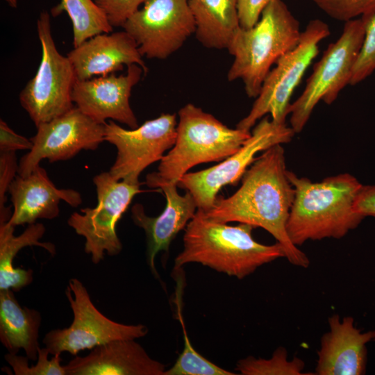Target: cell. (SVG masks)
Returning <instances> with one entry per match:
<instances>
[{
	"mask_svg": "<svg viewBox=\"0 0 375 375\" xmlns=\"http://www.w3.org/2000/svg\"><path fill=\"white\" fill-rule=\"evenodd\" d=\"M176 114L162 113L134 129H126L108 120L105 125V141L117 149V157L108 171L119 181L138 184L140 174L149 165L160 161L176 138Z\"/></svg>",
	"mask_w": 375,
	"mask_h": 375,
	"instance_id": "obj_12",
	"label": "cell"
},
{
	"mask_svg": "<svg viewBox=\"0 0 375 375\" xmlns=\"http://www.w3.org/2000/svg\"><path fill=\"white\" fill-rule=\"evenodd\" d=\"M300 24L283 0H270L258 22L240 27L227 50L233 56L227 79H241L250 98H256L272 65L298 44Z\"/></svg>",
	"mask_w": 375,
	"mask_h": 375,
	"instance_id": "obj_4",
	"label": "cell"
},
{
	"mask_svg": "<svg viewBox=\"0 0 375 375\" xmlns=\"http://www.w3.org/2000/svg\"><path fill=\"white\" fill-rule=\"evenodd\" d=\"M304 362L294 357L288 358L284 347H278L269 359L248 356L240 360L235 369L242 375H304Z\"/></svg>",
	"mask_w": 375,
	"mask_h": 375,
	"instance_id": "obj_25",
	"label": "cell"
},
{
	"mask_svg": "<svg viewBox=\"0 0 375 375\" xmlns=\"http://www.w3.org/2000/svg\"><path fill=\"white\" fill-rule=\"evenodd\" d=\"M251 225H228L207 218L197 209L183 235V249L174 260L177 269L190 262L242 279L260 266L285 257L281 244L267 245L253 238Z\"/></svg>",
	"mask_w": 375,
	"mask_h": 375,
	"instance_id": "obj_3",
	"label": "cell"
},
{
	"mask_svg": "<svg viewBox=\"0 0 375 375\" xmlns=\"http://www.w3.org/2000/svg\"><path fill=\"white\" fill-rule=\"evenodd\" d=\"M178 306V318L182 326L184 337L183 351L172 367L166 369L164 375H235L212 363L201 356L191 344L183 319L181 304Z\"/></svg>",
	"mask_w": 375,
	"mask_h": 375,
	"instance_id": "obj_26",
	"label": "cell"
},
{
	"mask_svg": "<svg viewBox=\"0 0 375 375\" xmlns=\"http://www.w3.org/2000/svg\"><path fill=\"white\" fill-rule=\"evenodd\" d=\"M77 81L104 76L137 64L148 72L138 46L126 31L97 34L67 53Z\"/></svg>",
	"mask_w": 375,
	"mask_h": 375,
	"instance_id": "obj_18",
	"label": "cell"
},
{
	"mask_svg": "<svg viewBox=\"0 0 375 375\" xmlns=\"http://www.w3.org/2000/svg\"><path fill=\"white\" fill-rule=\"evenodd\" d=\"M363 18L367 22L365 38L353 67L350 85L362 82L375 71V14Z\"/></svg>",
	"mask_w": 375,
	"mask_h": 375,
	"instance_id": "obj_29",
	"label": "cell"
},
{
	"mask_svg": "<svg viewBox=\"0 0 375 375\" xmlns=\"http://www.w3.org/2000/svg\"><path fill=\"white\" fill-rule=\"evenodd\" d=\"M327 15L336 20L348 22L375 14V0H312Z\"/></svg>",
	"mask_w": 375,
	"mask_h": 375,
	"instance_id": "obj_28",
	"label": "cell"
},
{
	"mask_svg": "<svg viewBox=\"0 0 375 375\" xmlns=\"http://www.w3.org/2000/svg\"><path fill=\"white\" fill-rule=\"evenodd\" d=\"M270 0H238V12L240 26L243 28L253 27L259 20L264 8Z\"/></svg>",
	"mask_w": 375,
	"mask_h": 375,
	"instance_id": "obj_32",
	"label": "cell"
},
{
	"mask_svg": "<svg viewBox=\"0 0 375 375\" xmlns=\"http://www.w3.org/2000/svg\"><path fill=\"white\" fill-rule=\"evenodd\" d=\"M294 134L290 126L276 124L265 116L235 153L213 167L186 173L179 179L177 186L192 195L197 209L207 212L213 207L224 186L235 185L242 178L258 153L276 144L290 142Z\"/></svg>",
	"mask_w": 375,
	"mask_h": 375,
	"instance_id": "obj_11",
	"label": "cell"
},
{
	"mask_svg": "<svg viewBox=\"0 0 375 375\" xmlns=\"http://www.w3.org/2000/svg\"><path fill=\"white\" fill-rule=\"evenodd\" d=\"M62 12L72 21L74 47L97 34L112 31L106 14L94 0H60L51 14L57 16Z\"/></svg>",
	"mask_w": 375,
	"mask_h": 375,
	"instance_id": "obj_24",
	"label": "cell"
},
{
	"mask_svg": "<svg viewBox=\"0 0 375 375\" xmlns=\"http://www.w3.org/2000/svg\"><path fill=\"white\" fill-rule=\"evenodd\" d=\"M177 184L165 183L159 186L165 195L166 206L157 217L147 216L142 204L136 203L131 208L132 219L142 228L147 237V262L156 278L155 258L158 253L167 252L177 234L194 217L197 208L192 195L188 191L181 195Z\"/></svg>",
	"mask_w": 375,
	"mask_h": 375,
	"instance_id": "obj_19",
	"label": "cell"
},
{
	"mask_svg": "<svg viewBox=\"0 0 375 375\" xmlns=\"http://www.w3.org/2000/svg\"><path fill=\"white\" fill-rule=\"evenodd\" d=\"M354 209L364 217H375V185L362 186L356 198Z\"/></svg>",
	"mask_w": 375,
	"mask_h": 375,
	"instance_id": "obj_34",
	"label": "cell"
},
{
	"mask_svg": "<svg viewBox=\"0 0 375 375\" xmlns=\"http://www.w3.org/2000/svg\"><path fill=\"white\" fill-rule=\"evenodd\" d=\"M178 115L176 142L160 161L157 171L147 175L145 182L149 188L177 184L193 167L224 160L251 135L250 131L228 127L192 103L181 108Z\"/></svg>",
	"mask_w": 375,
	"mask_h": 375,
	"instance_id": "obj_5",
	"label": "cell"
},
{
	"mask_svg": "<svg viewBox=\"0 0 375 375\" xmlns=\"http://www.w3.org/2000/svg\"><path fill=\"white\" fill-rule=\"evenodd\" d=\"M49 354L47 347H40L37 363L31 367L28 366L27 356L8 353L4 357L16 375H66L65 367L60 364V355H55L49 360Z\"/></svg>",
	"mask_w": 375,
	"mask_h": 375,
	"instance_id": "obj_27",
	"label": "cell"
},
{
	"mask_svg": "<svg viewBox=\"0 0 375 375\" xmlns=\"http://www.w3.org/2000/svg\"><path fill=\"white\" fill-rule=\"evenodd\" d=\"M66 375H164L165 365L151 358L135 340H118L76 356L64 365Z\"/></svg>",
	"mask_w": 375,
	"mask_h": 375,
	"instance_id": "obj_20",
	"label": "cell"
},
{
	"mask_svg": "<svg viewBox=\"0 0 375 375\" xmlns=\"http://www.w3.org/2000/svg\"><path fill=\"white\" fill-rule=\"evenodd\" d=\"M330 35L327 24L315 19L301 32L297 45L282 56L269 71L249 114L236 128L249 131L267 114L278 124H285L292 94L305 72L318 54L319 43Z\"/></svg>",
	"mask_w": 375,
	"mask_h": 375,
	"instance_id": "obj_8",
	"label": "cell"
},
{
	"mask_svg": "<svg viewBox=\"0 0 375 375\" xmlns=\"http://www.w3.org/2000/svg\"><path fill=\"white\" fill-rule=\"evenodd\" d=\"M8 193L14 208L8 223L15 227L35 223L38 219L57 217L60 201L72 207L82 203L78 191L57 188L40 165L25 176L17 174L10 183Z\"/></svg>",
	"mask_w": 375,
	"mask_h": 375,
	"instance_id": "obj_16",
	"label": "cell"
},
{
	"mask_svg": "<svg viewBox=\"0 0 375 375\" xmlns=\"http://www.w3.org/2000/svg\"><path fill=\"white\" fill-rule=\"evenodd\" d=\"M15 151H0V222H8L12 214L5 206L8 187L18 171Z\"/></svg>",
	"mask_w": 375,
	"mask_h": 375,
	"instance_id": "obj_30",
	"label": "cell"
},
{
	"mask_svg": "<svg viewBox=\"0 0 375 375\" xmlns=\"http://www.w3.org/2000/svg\"><path fill=\"white\" fill-rule=\"evenodd\" d=\"M288 177L294 198L287 232L295 246L308 240L342 238L364 218L354 209L362 185L353 176L344 173L312 182L288 170Z\"/></svg>",
	"mask_w": 375,
	"mask_h": 375,
	"instance_id": "obj_2",
	"label": "cell"
},
{
	"mask_svg": "<svg viewBox=\"0 0 375 375\" xmlns=\"http://www.w3.org/2000/svg\"><path fill=\"white\" fill-rule=\"evenodd\" d=\"M123 24L142 56L165 60L196 31L188 0H147Z\"/></svg>",
	"mask_w": 375,
	"mask_h": 375,
	"instance_id": "obj_13",
	"label": "cell"
},
{
	"mask_svg": "<svg viewBox=\"0 0 375 375\" xmlns=\"http://www.w3.org/2000/svg\"><path fill=\"white\" fill-rule=\"evenodd\" d=\"M142 74L143 69L133 64L127 67L126 74L116 76L112 73L76 81L72 101L75 106L99 124H103L109 119L136 128L138 122L129 99Z\"/></svg>",
	"mask_w": 375,
	"mask_h": 375,
	"instance_id": "obj_15",
	"label": "cell"
},
{
	"mask_svg": "<svg viewBox=\"0 0 375 375\" xmlns=\"http://www.w3.org/2000/svg\"><path fill=\"white\" fill-rule=\"evenodd\" d=\"M10 7L16 8L17 7V0H4Z\"/></svg>",
	"mask_w": 375,
	"mask_h": 375,
	"instance_id": "obj_35",
	"label": "cell"
},
{
	"mask_svg": "<svg viewBox=\"0 0 375 375\" xmlns=\"http://www.w3.org/2000/svg\"><path fill=\"white\" fill-rule=\"evenodd\" d=\"M15 226L8 222H0V290L17 292L33 281V270L15 267L13 260L19 251L26 247H42L51 255L56 253V247L51 242H41L45 227L41 223L28 224L19 235H15Z\"/></svg>",
	"mask_w": 375,
	"mask_h": 375,
	"instance_id": "obj_22",
	"label": "cell"
},
{
	"mask_svg": "<svg viewBox=\"0 0 375 375\" xmlns=\"http://www.w3.org/2000/svg\"><path fill=\"white\" fill-rule=\"evenodd\" d=\"M329 329L321 338L315 374L361 375L366 370L367 347L375 331L362 332L352 317L328 318Z\"/></svg>",
	"mask_w": 375,
	"mask_h": 375,
	"instance_id": "obj_17",
	"label": "cell"
},
{
	"mask_svg": "<svg viewBox=\"0 0 375 375\" xmlns=\"http://www.w3.org/2000/svg\"><path fill=\"white\" fill-rule=\"evenodd\" d=\"M105 124L97 122L74 106L40 124L30 138L32 149L19 160L17 174L28 175L44 159L50 162L67 160L82 150H96L105 141Z\"/></svg>",
	"mask_w": 375,
	"mask_h": 375,
	"instance_id": "obj_14",
	"label": "cell"
},
{
	"mask_svg": "<svg viewBox=\"0 0 375 375\" xmlns=\"http://www.w3.org/2000/svg\"><path fill=\"white\" fill-rule=\"evenodd\" d=\"M12 290H0V341L8 353L23 349L33 361L38 359L42 316L36 310L22 306Z\"/></svg>",
	"mask_w": 375,
	"mask_h": 375,
	"instance_id": "obj_21",
	"label": "cell"
},
{
	"mask_svg": "<svg viewBox=\"0 0 375 375\" xmlns=\"http://www.w3.org/2000/svg\"><path fill=\"white\" fill-rule=\"evenodd\" d=\"M33 142L15 133L3 120H0V151H15L17 150H31Z\"/></svg>",
	"mask_w": 375,
	"mask_h": 375,
	"instance_id": "obj_33",
	"label": "cell"
},
{
	"mask_svg": "<svg viewBox=\"0 0 375 375\" xmlns=\"http://www.w3.org/2000/svg\"><path fill=\"white\" fill-rule=\"evenodd\" d=\"M238 0H188L196 23L195 35L208 49H227L240 27Z\"/></svg>",
	"mask_w": 375,
	"mask_h": 375,
	"instance_id": "obj_23",
	"label": "cell"
},
{
	"mask_svg": "<svg viewBox=\"0 0 375 375\" xmlns=\"http://www.w3.org/2000/svg\"><path fill=\"white\" fill-rule=\"evenodd\" d=\"M37 32L42 47L41 60L35 75L19 96L21 106L36 127L74 107L72 91L77 81L71 61L56 48L49 12L40 14Z\"/></svg>",
	"mask_w": 375,
	"mask_h": 375,
	"instance_id": "obj_7",
	"label": "cell"
},
{
	"mask_svg": "<svg viewBox=\"0 0 375 375\" xmlns=\"http://www.w3.org/2000/svg\"><path fill=\"white\" fill-rule=\"evenodd\" d=\"M366 19L346 22L340 38L331 43L317 62L301 95L289 108L290 127L300 133L320 101L331 104L350 84L354 65L361 50Z\"/></svg>",
	"mask_w": 375,
	"mask_h": 375,
	"instance_id": "obj_6",
	"label": "cell"
},
{
	"mask_svg": "<svg viewBox=\"0 0 375 375\" xmlns=\"http://www.w3.org/2000/svg\"><path fill=\"white\" fill-rule=\"evenodd\" d=\"M97 195L94 208L81 209L67 219L68 225L85 240V252L91 256L92 262L99 263L105 254L118 255L122 244L117 236L116 226L133 197L142 192L140 183L133 184L116 180L109 172L93 178Z\"/></svg>",
	"mask_w": 375,
	"mask_h": 375,
	"instance_id": "obj_9",
	"label": "cell"
},
{
	"mask_svg": "<svg viewBox=\"0 0 375 375\" xmlns=\"http://www.w3.org/2000/svg\"><path fill=\"white\" fill-rule=\"evenodd\" d=\"M65 294L73 312V321L67 328L48 332L43 343L50 354L78 352L118 340H135L145 336L147 326L124 324L111 320L94 305L86 288L76 278H71Z\"/></svg>",
	"mask_w": 375,
	"mask_h": 375,
	"instance_id": "obj_10",
	"label": "cell"
},
{
	"mask_svg": "<svg viewBox=\"0 0 375 375\" xmlns=\"http://www.w3.org/2000/svg\"><path fill=\"white\" fill-rule=\"evenodd\" d=\"M106 14L112 27H122L147 0H94Z\"/></svg>",
	"mask_w": 375,
	"mask_h": 375,
	"instance_id": "obj_31",
	"label": "cell"
},
{
	"mask_svg": "<svg viewBox=\"0 0 375 375\" xmlns=\"http://www.w3.org/2000/svg\"><path fill=\"white\" fill-rule=\"evenodd\" d=\"M294 198V188L288 177L285 151L274 145L257 157L242 177V185L231 197H217L205 216L228 223L237 222L260 227L282 245L292 265L308 267L310 260L292 244L287 224Z\"/></svg>",
	"mask_w": 375,
	"mask_h": 375,
	"instance_id": "obj_1",
	"label": "cell"
}]
</instances>
